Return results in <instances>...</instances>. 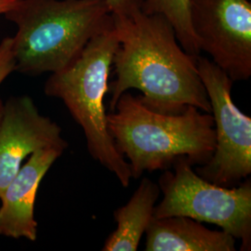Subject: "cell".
<instances>
[{"label": "cell", "instance_id": "cell-3", "mask_svg": "<svg viewBox=\"0 0 251 251\" xmlns=\"http://www.w3.org/2000/svg\"><path fill=\"white\" fill-rule=\"evenodd\" d=\"M4 16L17 27L16 71L31 76L62 70L114 26L106 0H17Z\"/></svg>", "mask_w": 251, "mask_h": 251}, {"label": "cell", "instance_id": "cell-11", "mask_svg": "<svg viewBox=\"0 0 251 251\" xmlns=\"http://www.w3.org/2000/svg\"><path fill=\"white\" fill-rule=\"evenodd\" d=\"M160 192L157 183L144 178L125 206L115 210L117 229L108 236L101 251H138L142 237L152 221Z\"/></svg>", "mask_w": 251, "mask_h": 251}, {"label": "cell", "instance_id": "cell-7", "mask_svg": "<svg viewBox=\"0 0 251 251\" xmlns=\"http://www.w3.org/2000/svg\"><path fill=\"white\" fill-rule=\"evenodd\" d=\"M200 51L233 81L251 76V0H189Z\"/></svg>", "mask_w": 251, "mask_h": 251}, {"label": "cell", "instance_id": "cell-14", "mask_svg": "<svg viewBox=\"0 0 251 251\" xmlns=\"http://www.w3.org/2000/svg\"><path fill=\"white\" fill-rule=\"evenodd\" d=\"M115 16L130 17L134 13L142 10L144 0H106Z\"/></svg>", "mask_w": 251, "mask_h": 251}, {"label": "cell", "instance_id": "cell-15", "mask_svg": "<svg viewBox=\"0 0 251 251\" xmlns=\"http://www.w3.org/2000/svg\"><path fill=\"white\" fill-rule=\"evenodd\" d=\"M17 0H0V15H4L15 4Z\"/></svg>", "mask_w": 251, "mask_h": 251}, {"label": "cell", "instance_id": "cell-10", "mask_svg": "<svg viewBox=\"0 0 251 251\" xmlns=\"http://www.w3.org/2000/svg\"><path fill=\"white\" fill-rule=\"evenodd\" d=\"M146 251H234L236 239L182 216L152 217L146 231Z\"/></svg>", "mask_w": 251, "mask_h": 251}, {"label": "cell", "instance_id": "cell-9", "mask_svg": "<svg viewBox=\"0 0 251 251\" xmlns=\"http://www.w3.org/2000/svg\"><path fill=\"white\" fill-rule=\"evenodd\" d=\"M64 151L42 149L32 153L1 196L0 235L36 241L35 202L39 184Z\"/></svg>", "mask_w": 251, "mask_h": 251}, {"label": "cell", "instance_id": "cell-13", "mask_svg": "<svg viewBox=\"0 0 251 251\" xmlns=\"http://www.w3.org/2000/svg\"><path fill=\"white\" fill-rule=\"evenodd\" d=\"M14 71H16V63L13 54V39L8 36L0 42V85Z\"/></svg>", "mask_w": 251, "mask_h": 251}, {"label": "cell", "instance_id": "cell-12", "mask_svg": "<svg viewBox=\"0 0 251 251\" xmlns=\"http://www.w3.org/2000/svg\"><path fill=\"white\" fill-rule=\"evenodd\" d=\"M142 11L158 13L171 23L177 40L183 50L193 57L200 55V49L190 22L189 0H144Z\"/></svg>", "mask_w": 251, "mask_h": 251}, {"label": "cell", "instance_id": "cell-8", "mask_svg": "<svg viewBox=\"0 0 251 251\" xmlns=\"http://www.w3.org/2000/svg\"><path fill=\"white\" fill-rule=\"evenodd\" d=\"M67 147L61 126L41 115L31 97H10L0 120V198L28 156L42 149Z\"/></svg>", "mask_w": 251, "mask_h": 251}, {"label": "cell", "instance_id": "cell-2", "mask_svg": "<svg viewBox=\"0 0 251 251\" xmlns=\"http://www.w3.org/2000/svg\"><path fill=\"white\" fill-rule=\"evenodd\" d=\"M106 120L115 146L127 158L134 179L145 171L169 170L179 158L193 166L204 165L215 149L213 117L195 106L180 114H162L126 91Z\"/></svg>", "mask_w": 251, "mask_h": 251}, {"label": "cell", "instance_id": "cell-1", "mask_svg": "<svg viewBox=\"0 0 251 251\" xmlns=\"http://www.w3.org/2000/svg\"><path fill=\"white\" fill-rule=\"evenodd\" d=\"M113 20L119 44L112 63L116 80L108 89L111 112L124 92L136 89L144 105L157 113L176 115L188 106L211 113L197 57L183 50L166 17L140 10Z\"/></svg>", "mask_w": 251, "mask_h": 251}, {"label": "cell", "instance_id": "cell-5", "mask_svg": "<svg viewBox=\"0 0 251 251\" xmlns=\"http://www.w3.org/2000/svg\"><path fill=\"white\" fill-rule=\"evenodd\" d=\"M186 158H179L158 180L163 199L153 218L174 216L215 225L241 240V251L251 250V180L237 187L217 185L200 177Z\"/></svg>", "mask_w": 251, "mask_h": 251}, {"label": "cell", "instance_id": "cell-4", "mask_svg": "<svg viewBox=\"0 0 251 251\" xmlns=\"http://www.w3.org/2000/svg\"><path fill=\"white\" fill-rule=\"evenodd\" d=\"M119 44L115 25L93 37L72 63L46 81V95L61 100L86 137L91 157L129 185L131 172L108 131L104 98L109 75Z\"/></svg>", "mask_w": 251, "mask_h": 251}, {"label": "cell", "instance_id": "cell-16", "mask_svg": "<svg viewBox=\"0 0 251 251\" xmlns=\"http://www.w3.org/2000/svg\"><path fill=\"white\" fill-rule=\"evenodd\" d=\"M3 105H4V102L0 100V120H1V117H2V113H3Z\"/></svg>", "mask_w": 251, "mask_h": 251}, {"label": "cell", "instance_id": "cell-6", "mask_svg": "<svg viewBox=\"0 0 251 251\" xmlns=\"http://www.w3.org/2000/svg\"><path fill=\"white\" fill-rule=\"evenodd\" d=\"M196 61L211 105L215 149L195 171L217 185L233 187L251 174V118L234 104L228 75L206 57L199 55Z\"/></svg>", "mask_w": 251, "mask_h": 251}]
</instances>
